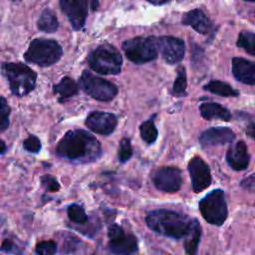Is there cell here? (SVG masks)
Returning <instances> with one entry per match:
<instances>
[{
  "label": "cell",
  "instance_id": "obj_4",
  "mask_svg": "<svg viewBox=\"0 0 255 255\" xmlns=\"http://www.w3.org/2000/svg\"><path fill=\"white\" fill-rule=\"evenodd\" d=\"M92 70L103 75L120 74L123 65L121 53L111 44H102L92 50L87 58Z\"/></svg>",
  "mask_w": 255,
  "mask_h": 255
},
{
  "label": "cell",
  "instance_id": "obj_32",
  "mask_svg": "<svg viewBox=\"0 0 255 255\" xmlns=\"http://www.w3.org/2000/svg\"><path fill=\"white\" fill-rule=\"evenodd\" d=\"M41 183L42 186L47 190V191H53L56 192L60 189V184L58 180L51 174H45L41 177Z\"/></svg>",
  "mask_w": 255,
  "mask_h": 255
},
{
  "label": "cell",
  "instance_id": "obj_6",
  "mask_svg": "<svg viewBox=\"0 0 255 255\" xmlns=\"http://www.w3.org/2000/svg\"><path fill=\"white\" fill-rule=\"evenodd\" d=\"M126 57L132 63L144 64L157 58V37H134L122 44Z\"/></svg>",
  "mask_w": 255,
  "mask_h": 255
},
{
  "label": "cell",
  "instance_id": "obj_33",
  "mask_svg": "<svg viewBox=\"0 0 255 255\" xmlns=\"http://www.w3.org/2000/svg\"><path fill=\"white\" fill-rule=\"evenodd\" d=\"M1 251H4L6 253H19L20 250L19 248L9 239H6L3 241L1 247H0Z\"/></svg>",
  "mask_w": 255,
  "mask_h": 255
},
{
  "label": "cell",
  "instance_id": "obj_14",
  "mask_svg": "<svg viewBox=\"0 0 255 255\" xmlns=\"http://www.w3.org/2000/svg\"><path fill=\"white\" fill-rule=\"evenodd\" d=\"M85 124L90 130L103 135H109L116 129L118 119L112 113L95 111L87 117Z\"/></svg>",
  "mask_w": 255,
  "mask_h": 255
},
{
  "label": "cell",
  "instance_id": "obj_13",
  "mask_svg": "<svg viewBox=\"0 0 255 255\" xmlns=\"http://www.w3.org/2000/svg\"><path fill=\"white\" fill-rule=\"evenodd\" d=\"M60 8L69 19L74 30H81L88 15V0H60Z\"/></svg>",
  "mask_w": 255,
  "mask_h": 255
},
{
  "label": "cell",
  "instance_id": "obj_27",
  "mask_svg": "<svg viewBox=\"0 0 255 255\" xmlns=\"http://www.w3.org/2000/svg\"><path fill=\"white\" fill-rule=\"evenodd\" d=\"M187 86V77L185 68L180 66L177 68V75L172 87V93L175 95H181L185 92Z\"/></svg>",
  "mask_w": 255,
  "mask_h": 255
},
{
  "label": "cell",
  "instance_id": "obj_5",
  "mask_svg": "<svg viewBox=\"0 0 255 255\" xmlns=\"http://www.w3.org/2000/svg\"><path fill=\"white\" fill-rule=\"evenodd\" d=\"M63 55L61 45L52 39H34L24 54V59L40 67H48L57 63Z\"/></svg>",
  "mask_w": 255,
  "mask_h": 255
},
{
  "label": "cell",
  "instance_id": "obj_11",
  "mask_svg": "<svg viewBox=\"0 0 255 255\" xmlns=\"http://www.w3.org/2000/svg\"><path fill=\"white\" fill-rule=\"evenodd\" d=\"M158 53L168 64L179 63L185 53V44L180 38L172 36L157 37Z\"/></svg>",
  "mask_w": 255,
  "mask_h": 255
},
{
  "label": "cell",
  "instance_id": "obj_30",
  "mask_svg": "<svg viewBox=\"0 0 255 255\" xmlns=\"http://www.w3.org/2000/svg\"><path fill=\"white\" fill-rule=\"evenodd\" d=\"M35 251L37 254L41 255H53L57 252V243L53 240H47V241H41L35 246Z\"/></svg>",
  "mask_w": 255,
  "mask_h": 255
},
{
  "label": "cell",
  "instance_id": "obj_31",
  "mask_svg": "<svg viewBox=\"0 0 255 255\" xmlns=\"http://www.w3.org/2000/svg\"><path fill=\"white\" fill-rule=\"evenodd\" d=\"M23 147L25 150L29 151V152H33V153H37L40 151L42 145L40 142V139L34 135L31 134L29 135L24 141H23Z\"/></svg>",
  "mask_w": 255,
  "mask_h": 255
},
{
  "label": "cell",
  "instance_id": "obj_22",
  "mask_svg": "<svg viewBox=\"0 0 255 255\" xmlns=\"http://www.w3.org/2000/svg\"><path fill=\"white\" fill-rule=\"evenodd\" d=\"M37 26L43 32L53 33L58 29L59 23L55 13L50 9H45L42 11L38 19Z\"/></svg>",
  "mask_w": 255,
  "mask_h": 255
},
{
  "label": "cell",
  "instance_id": "obj_7",
  "mask_svg": "<svg viewBox=\"0 0 255 255\" xmlns=\"http://www.w3.org/2000/svg\"><path fill=\"white\" fill-rule=\"evenodd\" d=\"M202 217L210 224L222 225L228 214L224 191L214 189L205 195L198 204Z\"/></svg>",
  "mask_w": 255,
  "mask_h": 255
},
{
  "label": "cell",
  "instance_id": "obj_19",
  "mask_svg": "<svg viewBox=\"0 0 255 255\" xmlns=\"http://www.w3.org/2000/svg\"><path fill=\"white\" fill-rule=\"evenodd\" d=\"M199 111H200L201 117L207 121L218 119L221 121L228 122L231 119L230 112L218 103H213V102L202 103L199 106Z\"/></svg>",
  "mask_w": 255,
  "mask_h": 255
},
{
  "label": "cell",
  "instance_id": "obj_16",
  "mask_svg": "<svg viewBox=\"0 0 255 255\" xmlns=\"http://www.w3.org/2000/svg\"><path fill=\"white\" fill-rule=\"evenodd\" d=\"M226 161L234 170H244L249 165L250 156L243 140L230 145L226 152Z\"/></svg>",
  "mask_w": 255,
  "mask_h": 255
},
{
  "label": "cell",
  "instance_id": "obj_1",
  "mask_svg": "<svg viewBox=\"0 0 255 255\" xmlns=\"http://www.w3.org/2000/svg\"><path fill=\"white\" fill-rule=\"evenodd\" d=\"M57 154L70 160L88 163L96 161L102 155L101 142L87 130H68L59 140Z\"/></svg>",
  "mask_w": 255,
  "mask_h": 255
},
{
  "label": "cell",
  "instance_id": "obj_21",
  "mask_svg": "<svg viewBox=\"0 0 255 255\" xmlns=\"http://www.w3.org/2000/svg\"><path fill=\"white\" fill-rule=\"evenodd\" d=\"M53 90L56 94L60 96V101L63 102L64 100L77 95L79 88L72 78L64 77L58 84L54 85Z\"/></svg>",
  "mask_w": 255,
  "mask_h": 255
},
{
  "label": "cell",
  "instance_id": "obj_38",
  "mask_svg": "<svg viewBox=\"0 0 255 255\" xmlns=\"http://www.w3.org/2000/svg\"><path fill=\"white\" fill-rule=\"evenodd\" d=\"M90 3H91V9L93 11L97 10V8L99 6V1L98 0H90Z\"/></svg>",
  "mask_w": 255,
  "mask_h": 255
},
{
  "label": "cell",
  "instance_id": "obj_24",
  "mask_svg": "<svg viewBox=\"0 0 255 255\" xmlns=\"http://www.w3.org/2000/svg\"><path fill=\"white\" fill-rule=\"evenodd\" d=\"M139 132H140V136L141 138L148 144L153 143L156 138H157V128L154 126V123L151 119L143 122L140 126H139Z\"/></svg>",
  "mask_w": 255,
  "mask_h": 255
},
{
  "label": "cell",
  "instance_id": "obj_37",
  "mask_svg": "<svg viewBox=\"0 0 255 255\" xmlns=\"http://www.w3.org/2000/svg\"><path fill=\"white\" fill-rule=\"evenodd\" d=\"M147 1L153 5H162L166 2H168L169 0H147Z\"/></svg>",
  "mask_w": 255,
  "mask_h": 255
},
{
  "label": "cell",
  "instance_id": "obj_36",
  "mask_svg": "<svg viewBox=\"0 0 255 255\" xmlns=\"http://www.w3.org/2000/svg\"><path fill=\"white\" fill-rule=\"evenodd\" d=\"M7 150V146H6V143L4 140L0 139V154H3L5 153Z\"/></svg>",
  "mask_w": 255,
  "mask_h": 255
},
{
  "label": "cell",
  "instance_id": "obj_2",
  "mask_svg": "<svg viewBox=\"0 0 255 255\" xmlns=\"http://www.w3.org/2000/svg\"><path fill=\"white\" fill-rule=\"evenodd\" d=\"M145 222L148 228L160 235L180 239L189 231L192 218L168 209H155L147 213Z\"/></svg>",
  "mask_w": 255,
  "mask_h": 255
},
{
  "label": "cell",
  "instance_id": "obj_8",
  "mask_svg": "<svg viewBox=\"0 0 255 255\" xmlns=\"http://www.w3.org/2000/svg\"><path fill=\"white\" fill-rule=\"evenodd\" d=\"M82 90L93 99L101 102L112 101L119 93L117 85L84 71L79 80Z\"/></svg>",
  "mask_w": 255,
  "mask_h": 255
},
{
  "label": "cell",
  "instance_id": "obj_26",
  "mask_svg": "<svg viewBox=\"0 0 255 255\" xmlns=\"http://www.w3.org/2000/svg\"><path fill=\"white\" fill-rule=\"evenodd\" d=\"M68 216L71 221L78 224H85L88 221V215L85 212V209L78 204H71L68 207Z\"/></svg>",
  "mask_w": 255,
  "mask_h": 255
},
{
  "label": "cell",
  "instance_id": "obj_23",
  "mask_svg": "<svg viewBox=\"0 0 255 255\" xmlns=\"http://www.w3.org/2000/svg\"><path fill=\"white\" fill-rule=\"evenodd\" d=\"M204 90L221 97H237L239 94L238 91L234 90L230 85L218 80H213L207 83L204 86Z\"/></svg>",
  "mask_w": 255,
  "mask_h": 255
},
{
  "label": "cell",
  "instance_id": "obj_18",
  "mask_svg": "<svg viewBox=\"0 0 255 255\" xmlns=\"http://www.w3.org/2000/svg\"><path fill=\"white\" fill-rule=\"evenodd\" d=\"M182 24L190 26L199 34H207L211 30L212 24L209 18L200 9H193L182 16Z\"/></svg>",
  "mask_w": 255,
  "mask_h": 255
},
{
  "label": "cell",
  "instance_id": "obj_3",
  "mask_svg": "<svg viewBox=\"0 0 255 255\" xmlns=\"http://www.w3.org/2000/svg\"><path fill=\"white\" fill-rule=\"evenodd\" d=\"M3 73L6 76L10 91L18 97L30 94L36 87L37 74L23 63H3Z\"/></svg>",
  "mask_w": 255,
  "mask_h": 255
},
{
  "label": "cell",
  "instance_id": "obj_29",
  "mask_svg": "<svg viewBox=\"0 0 255 255\" xmlns=\"http://www.w3.org/2000/svg\"><path fill=\"white\" fill-rule=\"evenodd\" d=\"M132 155V147L130 144V140L128 137H124L121 140L120 147H119V152H118V157L121 162H126L128 161Z\"/></svg>",
  "mask_w": 255,
  "mask_h": 255
},
{
  "label": "cell",
  "instance_id": "obj_20",
  "mask_svg": "<svg viewBox=\"0 0 255 255\" xmlns=\"http://www.w3.org/2000/svg\"><path fill=\"white\" fill-rule=\"evenodd\" d=\"M201 237V226L196 218H192L191 226L184 237V250L186 254H195Z\"/></svg>",
  "mask_w": 255,
  "mask_h": 255
},
{
  "label": "cell",
  "instance_id": "obj_9",
  "mask_svg": "<svg viewBox=\"0 0 255 255\" xmlns=\"http://www.w3.org/2000/svg\"><path fill=\"white\" fill-rule=\"evenodd\" d=\"M109 244L108 247L115 254H131L138 249L137 240L134 235L127 233L120 225L113 224L108 231Z\"/></svg>",
  "mask_w": 255,
  "mask_h": 255
},
{
  "label": "cell",
  "instance_id": "obj_35",
  "mask_svg": "<svg viewBox=\"0 0 255 255\" xmlns=\"http://www.w3.org/2000/svg\"><path fill=\"white\" fill-rule=\"evenodd\" d=\"M246 134H247L249 137L255 139V123H251V124H249V125L247 126Z\"/></svg>",
  "mask_w": 255,
  "mask_h": 255
},
{
  "label": "cell",
  "instance_id": "obj_34",
  "mask_svg": "<svg viewBox=\"0 0 255 255\" xmlns=\"http://www.w3.org/2000/svg\"><path fill=\"white\" fill-rule=\"evenodd\" d=\"M240 185L246 189H254L255 188V174H251L248 177L244 178Z\"/></svg>",
  "mask_w": 255,
  "mask_h": 255
},
{
  "label": "cell",
  "instance_id": "obj_25",
  "mask_svg": "<svg viewBox=\"0 0 255 255\" xmlns=\"http://www.w3.org/2000/svg\"><path fill=\"white\" fill-rule=\"evenodd\" d=\"M237 46L244 49L248 54L255 56V34L249 31H242L238 35Z\"/></svg>",
  "mask_w": 255,
  "mask_h": 255
},
{
  "label": "cell",
  "instance_id": "obj_15",
  "mask_svg": "<svg viewBox=\"0 0 255 255\" xmlns=\"http://www.w3.org/2000/svg\"><path fill=\"white\" fill-rule=\"evenodd\" d=\"M235 138L234 131L226 127H216L205 129L199 136L202 146H214L232 142Z\"/></svg>",
  "mask_w": 255,
  "mask_h": 255
},
{
  "label": "cell",
  "instance_id": "obj_10",
  "mask_svg": "<svg viewBox=\"0 0 255 255\" xmlns=\"http://www.w3.org/2000/svg\"><path fill=\"white\" fill-rule=\"evenodd\" d=\"M151 179L154 186L164 192H176L180 189L182 184L181 171L175 166H160L156 168Z\"/></svg>",
  "mask_w": 255,
  "mask_h": 255
},
{
  "label": "cell",
  "instance_id": "obj_12",
  "mask_svg": "<svg viewBox=\"0 0 255 255\" xmlns=\"http://www.w3.org/2000/svg\"><path fill=\"white\" fill-rule=\"evenodd\" d=\"M187 169L191 178L192 189L194 192H200L210 185V168L200 156L192 157L188 162Z\"/></svg>",
  "mask_w": 255,
  "mask_h": 255
},
{
  "label": "cell",
  "instance_id": "obj_28",
  "mask_svg": "<svg viewBox=\"0 0 255 255\" xmlns=\"http://www.w3.org/2000/svg\"><path fill=\"white\" fill-rule=\"evenodd\" d=\"M11 109L5 98L0 96V132L6 130L10 124Z\"/></svg>",
  "mask_w": 255,
  "mask_h": 255
},
{
  "label": "cell",
  "instance_id": "obj_17",
  "mask_svg": "<svg viewBox=\"0 0 255 255\" xmlns=\"http://www.w3.org/2000/svg\"><path fill=\"white\" fill-rule=\"evenodd\" d=\"M232 74L234 78L246 85H255V62L235 57L232 59Z\"/></svg>",
  "mask_w": 255,
  "mask_h": 255
}]
</instances>
